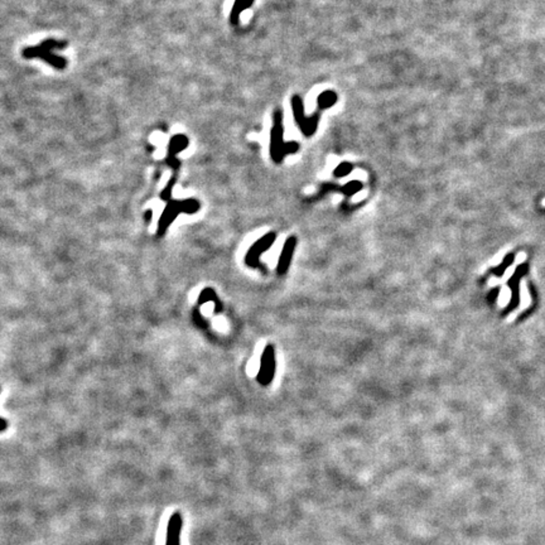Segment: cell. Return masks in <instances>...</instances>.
I'll return each instance as SVG.
<instances>
[{
	"mask_svg": "<svg viewBox=\"0 0 545 545\" xmlns=\"http://www.w3.org/2000/svg\"><path fill=\"white\" fill-rule=\"evenodd\" d=\"M180 529H182V516L179 513H174L170 516L169 523H168L165 545H179Z\"/></svg>",
	"mask_w": 545,
	"mask_h": 545,
	"instance_id": "cell-7",
	"label": "cell"
},
{
	"mask_svg": "<svg viewBox=\"0 0 545 545\" xmlns=\"http://www.w3.org/2000/svg\"><path fill=\"white\" fill-rule=\"evenodd\" d=\"M292 107H293L294 118H296L297 124L301 128L302 133L306 136H311L316 133L317 125H318V114H316L314 116L307 119L304 116V106L303 102H302L301 97L299 96H293L292 97Z\"/></svg>",
	"mask_w": 545,
	"mask_h": 545,
	"instance_id": "cell-4",
	"label": "cell"
},
{
	"mask_svg": "<svg viewBox=\"0 0 545 545\" xmlns=\"http://www.w3.org/2000/svg\"><path fill=\"white\" fill-rule=\"evenodd\" d=\"M208 301L215 302V303H216L215 311L216 312L221 311V308L219 307L220 301H219L217 296H216V292L213 290L212 288H205L202 292H201L200 297H198V304H200V306H201V304H205L206 302H208Z\"/></svg>",
	"mask_w": 545,
	"mask_h": 545,
	"instance_id": "cell-10",
	"label": "cell"
},
{
	"mask_svg": "<svg viewBox=\"0 0 545 545\" xmlns=\"http://www.w3.org/2000/svg\"><path fill=\"white\" fill-rule=\"evenodd\" d=\"M511 259H513V257H508V258H507V259H506V260H503V264H502V265H501V267H500V268H497V269H496V275H498V276H500V275H501V274H502V273H503V269H506V268H507V267H508V265H510V264H511Z\"/></svg>",
	"mask_w": 545,
	"mask_h": 545,
	"instance_id": "cell-12",
	"label": "cell"
},
{
	"mask_svg": "<svg viewBox=\"0 0 545 545\" xmlns=\"http://www.w3.org/2000/svg\"><path fill=\"white\" fill-rule=\"evenodd\" d=\"M336 101H337V95H336L335 92L330 91V90L322 92L318 96V109H328V107L333 106V105L336 104Z\"/></svg>",
	"mask_w": 545,
	"mask_h": 545,
	"instance_id": "cell-8",
	"label": "cell"
},
{
	"mask_svg": "<svg viewBox=\"0 0 545 545\" xmlns=\"http://www.w3.org/2000/svg\"><path fill=\"white\" fill-rule=\"evenodd\" d=\"M274 125L272 128V139H270V154L275 163H280L281 159L286 154L296 153L299 146L294 141L284 143L283 139V114L280 110H276L273 116Z\"/></svg>",
	"mask_w": 545,
	"mask_h": 545,
	"instance_id": "cell-1",
	"label": "cell"
},
{
	"mask_svg": "<svg viewBox=\"0 0 545 545\" xmlns=\"http://www.w3.org/2000/svg\"><path fill=\"white\" fill-rule=\"evenodd\" d=\"M2 423H3L2 432H5V429H7V427H8V423H7V420L4 419V418H3V419H2Z\"/></svg>",
	"mask_w": 545,
	"mask_h": 545,
	"instance_id": "cell-13",
	"label": "cell"
},
{
	"mask_svg": "<svg viewBox=\"0 0 545 545\" xmlns=\"http://www.w3.org/2000/svg\"><path fill=\"white\" fill-rule=\"evenodd\" d=\"M276 234L274 231L268 232L267 235H264L263 237H260L246 252V257H245V263H246L247 267L250 268H258L260 264V255L264 254L267 250H269L273 246V244L275 242Z\"/></svg>",
	"mask_w": 545,
	"mask_h": 545,
	"instance_id": "cell-5",
	"label": "cell"
},
{
	"mask_svg": "<svg viewBox=\"0 0 545 545\" xmlns=\"http://www.w3.org/2000/svg\"><path fill=\"white\" fill-rule=\"evenodd\" d=\"M351 170H352V165L347 163V162H343L335 169V175L336 177H343V175H347Z\"/></svg>",
	"mask_w": 545,
	"mask_h": 545,
	"instance_id": "cell-11",
	"label": "cell"
},
{
	"mask_svg": "<svg viewBox=\"0 0 545 545\" xmlns=\"http://www.w3.org/2000/svg\"><path fill=\"white\" fill-rule=\"evenodd\" d=\"M254 3V0H235L234 8H232L231 12V23L232 24H237V20H239L240 13L242 10H245L246 8H249L250 5Z\"/></svg>",
	"mask_w": 545,
	"mask_h": 545,
	"instance_id": "cell-9",
	"label": "cell"
},
{
	"mask_svg": "<svg viewBox=\"0 0 545 545\" xmlns=\"http://www.w3.org/2000/svg\"><path fill=\"white\" fill-rule=\"evenodd\" d=\"M297 246V239L294 236H290L289 239H286L285 244H284L283 250H281V254L279 257L278 262V274L279 275H284L288 270L289 265H290L292 258H293L294 250Z\"/></svg>",
	"mask_w": 545,
	"mask_h": 545,
	"instance_id": "cell-6",
	"label": "cell"
},
{
	"mask_svg": "<svg viewBox=\"0 0 545 545\" xmlns=\"http://www.w3.org/2000/svg\"><path fill=\"white\" fill-rule=\"evenodd\" d=\"M200 210V203L196 200H186V201H169L167 207L164 208L161 219H159L158 230L157 235L159 237L163 236L169 227V225L178 217V215L182 212L185 213H196Z\"/></svg>",
	"mask_w": 545,
	"mask_h": 545,
	"instance_id": "cell-2",
	"label": "cell"
},
{
	"mask_svg": "<svg viewBox=\"0 0 545 545\" xmlns=\"http://www.w3.org/2000/svg\"><path fill=\"white\" fill-rule=\"evenodd\" d=\"M276 370V361H275V350L273 345H267V347L263 351L262 358H260V369L258 373L257 380L263 386H268L274 380Z\"/></svg>",
	"mask_w": 545,
	"mask_h": 545,
	"instance_id": "cell-3",
	"label": "cell"
}]
</instances>
